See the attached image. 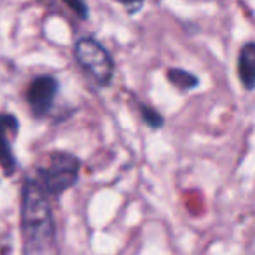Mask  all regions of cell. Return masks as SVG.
<instances>
[{"label": "cell", "instance_id": "cell-8", "mask_svg": "<svg viewBox=\"0 0 255 255\" xmlns=\"http://www.w3.org/2000/svg\"><path fill=\"white\" fill-rule=\"evenodd\" d=\"M141 113H142V118H144V122L149 125V127L158 128V127H161V125H163V118H161V115L158 113V111H154L153 108L142 106L141 108Z\"/></svg>", "mask_w": 255, "mask_h": 255}, {"label": "cell", "instance_id": "cell-7", "mask_svg": "<svg viewBox=\"0 0 255 255\" xmlns=\"http://www.w3.org/2000/svg\"><path fill=\"white\" fill-rule=\"evenodd\" d=\"M168 80L179 89H193L198 85V78L195 75H191L186 70H179V68H172L168 70Z\"/></svg>", "mask_w": 255, "mask_h": 255}, {"label": "cell", "instance_id": "cell-6", "mask_svg": "<svg viewBox=\"0 0 255 255\" xmlns=\"http://www.w3.org/2000/svg\"><path fill=\"white\" fill-rule=\"evenodd\" d=\"M238 75L245 89L255 87V44H247L242 47L238 57Z\"/></svg>", "mask_w": 255, "mask_h": 255}, {"label": "cell", "instance_id": "cell-10", "mask_svg": "<svg viewBox=\"0 0 255 255\" xmlns=\"http://www.w3.org/2000/svg\"><path fill=\"white\" fill-rule=\"evenodd\" d=\"M118 2L124 3L130 12H137V10L142 7V2H144V0H118Z\"/></svg>", "mask_w": 255, "mask_h": 255}, {"label": "cell", "instance_id": "cell-2", "mask_svg": "<svg viewBox=\"0 0 255 255\" xmlns=\"http://www.w3.org/2000/svg\"><path fill=\"white\" fill-rule=\"evenodd\" d=\"M78 170H80V163L77 156L63 151L52 153L49 163L38 170V179H40L38 186L44 189L47 196L57 198L77 182Z\"/></svg>", "mask_w": 255, "mask_h": 255}, {"label": "cell", "instance_id": "cell-3", "mask_svg": "<svg viewBox=\"0 0 255 255\" xmlns=\"http://www.w3.org/2000/svg\"><path fill=\"white\" fill-rule=\"evenodd\" d=\"M75 57L99 85L110 84L113 77V61L101 44L92 38H82L75 45Z\"/></svg>", "mask_w": 255, "mask_h": 255}, {"label": "cell", "instance_id": "cell-1", "mask_svg": "<svg viewBox=\"0 0 255 255\" xmlns=\"http://www.w3.org/2000/svg\"><path fill=\"white\" fill-rule=\"evenodd\" d=\"M21 226L26 249L45 252L54 242V221L49 198L35 179H26L21 191Z\"/></svg>", "mask_w": 255, "mask_h": 255}, {"label": "cell", "instance_id": "cell-4", "mask_svg": "<svg viewBox=\"0 0 255 255\" xmlns=\"http://www.w3.org/2000/svg\"><path fill=\"white\" fill-rule=\"evenodd\" d=\"M57 80L51 75L37 77L28 87V103L37 117H44L52 108L54 98L57 94Z\"/></svg>", "mask_w": 255, "mask_h": 255}, {"label": "cell", "instance_id": "cell-5", "mask_svg": "<svg viewBox=\"0 0 255 255\" xmlns=\"http://www.w3.org/2000/svg\"><path fill=\"white\" fill-rule=\"evenodd\" d=\"M17 118L12 115H2L0 117V167L3 168L5 175H12L16 168V158L12 154V148L9 142V132H17Z\"/></svg>", "mask_w": 255, "mask_h": 255}, {"label": "cell", "instance_id": "cell-9", "mask_svg": "<svg viewBox=\"0 0 255 255\" xmlns=\"http://www.w3.org/2000/svg\"><path fill=\"white\" fill-rule=\"evenodd\" d=\"M64 3H66V5L70 7V9L73 10L78 17L87 19V5H85L84 0H64Z\"/></svg>", "mask_w": 255, "mask_h": 255}]
</instances>
